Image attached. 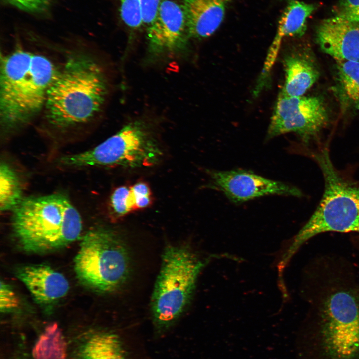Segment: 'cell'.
<instances>
[{"label": "cell", "mask_w": 359, "mask_h": 359, "mask_svg": "<svg viewBox=\"0 0 359 359\" xmlns=\"http://www.w3.org/2000/svg\"><path fill=\"white\" fill-rule=\"evenodd\" d=\"M347 263L318 258L307 275L317 359H359V281Z\"/></svg>", "instance_id": "cell-1"}, {"label": "cell", "mask_w": 359, "mask_h": 359, "mask_svg": "<svg viewBox=\"0 0 359 359\" xmlns=\"http://www.w3.org/2000/svg\"><path fill=\"white\" fill-rule=\"evenodd\" d=\"M108 89L104 71L94 58L85 53L70 56L49 88L43 108L46 122L59 130L89 123L103 108Z\"/></svg>", "instance_id": "cell-2"}, {"label": "cell", "mask_w": 359, "mask_h": 359, "mask_svg": "<svg viewBox=\"0 0 359 359\" xmlns=\"http://www.w3.org/2000/svg\"><path fill=\"white\" fill-rule=\"evenodd\" d=\"M57 70L47 57L21 49L2 58L0 118L4 132L24 126L44 108Z\"/></svg>", "instance_id": "cell-3"}, {"label": "cell", "mask_w": 359, "mask_h": 359, "mask_svg": "<svg viewBox=\"0 0 359 359\" xmlns=\"http://www.w3.org/2000/svg\"><path fill=\"white\" fill-rule=\"evenodd\" d=\"M12 211L13 234L28 252L59 250L76 241L81 234L80 214L63 194L24 198Z\"/></svg>", "instance_id": "cell-4"}, {"label": "cell", "mask_w": 359, "mask_h": 359, "mask_svg": "<svg viewBox=\"0 0 359 359\" xmlns=\"http://www.w3.org/2000/svg\"><path fill=\"white\" fill-rule=\"evenodd\" d=\"M325 181L320 203L293 239L287 259L312 237L326 232H356L359 236V187L345 179L334 168L327 148L314 152Z\"/></svg>", "instance_id": "cell-5"}, {"label": "cell", "mask_w": 359, "mask_h": 359, "mask_svg": "<svg viewBox=\"0 0 359 359\" xmlns=\"http://www.w3.org/2000/svg\"><path fill=\"white\" fill-rule=\"evenodd\" d=\"M206 263L187 246L165 248L151 302L153 321L158 330H167L184 311Z\"/></svg>", "instance_id": "cell-6"}, {"label": "cell", "mask_w": 359, "mask_h": 359, "mask_svg": "<svg viewBox=\"0 0 359 359\" xmlns=\"http://www.w3.org/2000/svg\"><path fill=\"white\" fill-rule=\"evenodd\" d=\"M74 265L82 283L102 293L120 289L131 271L129 253L123 239L104 227L94 228L82 237Z\"/></svg>", "instance_id": "cell-7"}, {"label": "cell", "mask_w": 359, "mask_h": 359, "mask_svg": "<svg viewBox=\"0 0 359 359\" xmlns=\"http://www.w3.org/2000/svg\"><path fill=\"white\" fill-rule=\"evenodd\" d=\"M164 155L159 142L141 121L124 125L116 133L91 149L64 155L60 165L71 168L120 167L136 168L158 164Z\"/></svg>", "instance_id": "cell-8"}, {"label": "cell", "mask_w": 359, "mask_h": 359, "mask_svg": "<svg viewBox=\"0 0 359 359\" xmlns=\"http://www.w3.org/2000/svg\"><path fill=\"white\" fill-rule=\"evenodd\" d=\"M328 117L326 105L319 97H286L279 94L267 130V139L295 132L307 140L326 125Z\"/></svg>", "instance_id": "cell-9"}, {"label": "cell", "mask_w": 359, "mask_h": 359, "mask_svg": "<svg viewBox=\"0 0 359 359\" xmlns=\"http://www.w3.org/2000/svg\"><path fill=\"white\" fill-rule=\"evenodd\" d=\"M212 187L221 191L232 202L240 204L255 198L282 195L300 197L301 191L285 183L269 179L244 170H207Z\"/></svg>", "instance_id": "cell-10"}, {"label": "cell", "mask_w": 359, "mask_h": 359, "mask_svg": "<svg viewBox=\"0 0 359 359\" xmlns=\"http://www.w3.org/2000/svg\"><path fill=\"white\" fill-rule=\"evenodd\" d=\"M149 52L158 56L183 50L187 44V27L181 5L163 0L147 32Z\"/></svg>", "instance_id": "cell-11"}, {"label": "cell", "mask_w": 359, "mask_h": 359, "mask_svg": "<svg viewBox=\"0 0 359 359\" xmlns=\"http://www.w3.org/2000/svg\"><path fill=\"white\" fill-rule=\"evenodd\" d=\"M321 50L337 61H359V24L337 16L324 19L316 31Z\"/></svg>", "instance_id": "cell-12"}, {"label": "cell", "mask_w": 359, "mask_h": 359, "mask_svg": "<svg viewBox=\"0 0 359 359\" xmlns=\"http://www.w3.org/2000/svg\"><path fill=\"white\" fill-rule=\"evenodd\" d=\"M16 275L36 301L40 304L55 302L64 297L69 289L66 277L46 264L21 266L17 269Z\"/></svg>", "instance_id": "cell-13"}, {"label": "cell", "mask_w": 359, "mask_h": 359, "mask_svg": "<svg viewBox=\"0 0 359 359\" xmlns=\"http://www.w3.org/2000/svg\"><path fill=\"white\" fill-rule=\"evenodd\" d=\"M71 359H127L118 334L108 330L93 328L79 334L72 341Z\"/></svg>", "instance_id": "cell-14"}, {"label": "cell", "mask_w": 359, "mask_h": 359, "mask_svg": "<svg viewBox=\"0 0 359 359\" xmlns=\"http://www.w3.org/2000/svg\"><path fill=\"white\" fill-rule=\"evenodd\" d=\"M230 0H181L189 38L212 35L222 23Z\"/></svg>", "instance_id": "cell-15"}, {"label": "cell", "mask_w": 359, "mask_h": 359, "mask_svg": "<svg viewBox=\"0 0 359 359\" xmlns=\"http://www.w3.org/2000/svg\"><path fill=\"white\" fill-rule=\"evenodd\" d=\"M315 4L291 0L281 14L275 38L268 51L262 72L269 74L277 56L282 40L301 37L305 33L308 17L316 9Z\"/></svg>", "instance_id": "cell-16"}, {"label": "cell", "mask_w": 359, "mask_h": 359, "mask_svg": "<svg viewBox=\"0 0 359 359\" xmlns=\"http://www.w3.org/2000/svg\"><path fill=\"white\" fill-rule=\"evenodd\" d=\"M285 79L279 94L286 97L302 96L316 82L319 70L306 55L293 53L284 60Z\"/></svg>", "instance_id": "cell-17"}, {"label": "cell", "mask_w": 359, "mask_h": 359, "mask_svg": "<svg viewBox=\"0 0 359 359\" xmlns=\"http://www.w3.org/2000/svg\"><path fill=\"white\" fill-rule=\"evenodd\" d=\"M335 90L344 106L359 110V61H337Z\"/></svg>", "instance_id": "cell-18"}, {"label": "cell", "mask_w": 359, "mask_h": 359, "mask_svg": "<svg viewBox=\"0 0 359 359\" xmlns=\"http://www.w3.org/2000/svg\"><path fill=\"white\" fill-rule=\"evenodd\" d=\"M34 359H68V346L64 336L56 323L48 325L34 344Z\"/></svg>", "instance_id": "cell-19"}, {"label": "cell", "mask_w": 359, "mask_h": 359, "mask_svg": "<svg viewBox=\"0 0 359 359\" xmlns=\"http://www.w3.org/2000/svg\"><path fill=\"white\" fill-rule=\"evenodd\" d=\"M19 177L13 168L5 161L0 164V210L12 211L23 200Z\"/></svg>", "instance_id": "cell-20"}, {"label": "cell", "mask_w": 359, "mask_h": 359, "mask_svg": "<svg viewBox=\"0 0 359 359\" xmlns=\"http://www.w3.org/2000/svg\"><path fill=\"white\" fill-rule=\"evenodd\" d=\"M110 206L113 215L118 218L136 210L131 186H121L116 188L110 196Z\"/></svg>", "instance_id": "cell-21"}, {"label": "cell", "mask_w": 359, "mask_h": 359, "mask_svg": "<svg viewBox=\"0 0 359 359\" xmlns=\"http://www.w3.org/2000/svg\"><path fill=\"white\" fill-rule=\"evenodd\" d=\"M120 13L123 22L132 29L143 24L141 0H119Z\"/></svg>", "instance_id": "cell-22"}, {"label": "cell", "mask_w": 359, "mask_h": 359, "mask_svg": "<svg viewBox=\"0 0 359 359\" xmlns=\"http://www.w3.org/2000/svg\"><path fill=\"white\" fill-rule=\"evenodd\" d=\"M335 12V16L359 24V0H340Z\"/></svg>", "instance_id": "cell-23"}, {"label": "cell", "mask_w": 359, "mask_h": 359, "mask_svg": "<svg viewBox=\"0 0 359 359\" xmlns=\"http://www.w3.org/2000/svg\"><path fill=\"white\" fill-rule=\"evenodd\" d=\"M19 301L12 287L4 281L0 282V310L4 313L13 311L17 308Z\"/></svg>", "instance_id": "cell-24"}, {"label": "cell", "mask_w": 359, "mask_h": 359, "mask_svg": "<svg viewBox=\"0 0 359 359\" xmlns=\"http://www.w3.org/2000/svg\"><path fill=\"white\" fill-rule=\"evenodd\" d=\"M131 189L134 197L136 210L144 209L151 204V192L147 183L137 182L131 186Z\"/></svg>", "instance_id": "cell-25"}, {"label": "cell", "mask_w": 359, "mask_h": 359, "mask_svg": "<svg viewBox=\"0 0 359 359\" xmlns=\"http://www.w3.org/2000/svg\"><path fill=\"white\" fill-rule=\"evenodd\" d=\"M163 0H141L144 24L148 26L154 21Z\"/></svg>", "instance_id": "cell-26"}, {"label": "cell", "mask_w": 359, "mask_h": 359, "mask_svg": "<svg viewBox=\"0 0 359 359\" xmlns=\"http://www.w3.org/2000/svg\"><path fill=\"white\" fill-rule=\"evenodd\" d=\"M11 3L22 10L37 12L44 10L50 0H7Z\"/></svg>", "instance_id": "cell-27"}, {"label": "cell", "mask_w": 359, "mask_h": 359, "mask_svg": "<svg viewBox=\"0 0 359 359\" xmlns=\"http://www.w3.org/2000/svg\"><path fill=\"white\" fill-rule=\"evenodd\" d=\"M26 359L25 358H22V359Z\"/></svg>", "instance_id": "cell-28"}]
</instances>
